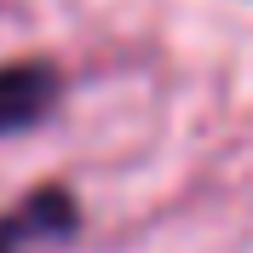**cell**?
Masks as SVG:
<instances>
[{"instance_id":"6da1fadb","label":"cell","mask_w":253,"mask_h":253,"mask_svg":"<svg viewBox=\"0 0 253 253\" xmlns=\"http://www.w3.org/2000/svg\"><path fill=\"white\" fill-rule=\"evenodd\" d=\"M63 98V75L46 58H12L0 63V138L41 126Z\"/></svg>"},{"instance_id":"7a4b0ae2","label":"cell","mask_w":253,"mask_h":253,"mask_svg":"<svg viewBox=\"0 0 253 253\" xmlns=\"http://www.w3.org/2000/svg\"><path fill=\"white\" fill-rule=\"evenodd\" d=\"M75 230H81V202L63 184H35L0 219V253H23L35 242H69Z\"/></svg>"}]
</instances>
